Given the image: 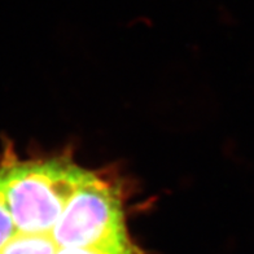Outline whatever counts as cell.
<instances>
[{
  "mask_svg": "<svg viewBox=\"0 0 254 254\" xmlns=\"http://www.w3.org/2000/svg\"><path fill=\"white\" fill-rule=\"evenodd\" d=\"M17 232L18 231L13 222V218L10 215L7 200L0 190V251L7 245L8 241L13 238Z\"/></svg>",
  "mask_w": 254,
  "mask_h": 254,
  "instance_id": "5",
  "label": "cell"
},
{
  "mask_svg": "<svg viewBox=\"0 0 254 254\" xmlns=\"http://www.w3.org/2000/svg\"><path fill=\"white\" fill-rule=\"evenodd\" d=\"M59 247L51 234L17 232L0 254H56Z\"/></svg>",
  "mask_w": 254,
  "mask_h": 254,
  "instance_id": "3",
  "label": "cell"
},
{
  "mask_svg": "<svg viewBox=\"0 0 254 254\" xmlns=\"http://www.w3.org/2000/svg\"><path fill=\"white\" fill-rule=\"evenodd\" d=\"M56 254H139L135 245L130 241L112 245L87 248H59Z\"/></svg>",
  "mask_w": 254,
  "mask_h": 254,
  "instance_id": "4",
  "label": "cell"
},
{
  "mask_svg": "<svg viewBox=\"0 0 254 254\" xmlns=\"http://www.w3.org/2000/svg\"><path fill=\"white\" fill-rule=\"evenodd\" d=\"M51 235L59 248L130 241L117 190L91 175L69 200Z\"/></svg>",
  "mask_w": 254,
  "mask_h": 254,
  "instance_id": "2",
  "label": "cell"
},
{
  "mask_svg": "<svg viewBox=\"0 0 254 254\" xmlns=\"http://www.w3.org/2000/svg\"><path fill=\"white\" fill-rule=\"evenodd\" d=\"M91 173L66 160L9 161L0 167L4 193L17 231L51 234L73 194Z\"/></svg>",
  "mask_w": 254,
  "mask_h": 254,
  "instance_id": "1",
  "label": "cell"
}]
</instances>
